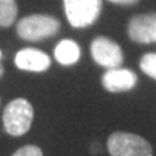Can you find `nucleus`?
<instances>
[{
  "instance_id": "nucleus-7",
  "label": "nucleus",
  "mask_w": 156,
  "mask_h": 156,
  "mask_svg": "<svg viewBox=\"0 0 156 156\" xmlns=\"http://www.w3.org/2000/svg\"><path fill=\"white\" fill-rule=\"evenodd\" d=\"M15 62L19 69L32 71V73H42L51 67L49 56L41 49H35V48L20 49L15 56Z\"/></svg>"
},
{
  "instance_id": "nucleus-5",
  "label": "nucleus",
  "mask_w": 156,
  "mask_h": 156,
  "mask_svg": "<svg viewBox=\"0 0 156 156\" xmlns=\"http://www.w3.org/2000/svg\"><path fill=\"white\" fill-rule=\"evenodd\" d=\"M91 56L98 65L108 69L119 68L123 62V52L119 45L108 38L98 36L91 44Z\"/></svg>"
},
{
  "instance_id": "nucleus-8",
  "label": "nucleus",
  "mask_w": 156,
  "mask_h": 156,
  "mask_svg": "<svg viewBox=\"0 0 156 156\" xmlns=\"http://www.w3.org/2000/svg\"><path fill=\"white\" fill-rule=\"evenodd\" d=\"M137 83V77L130 69L112 68L103 75V85L110 93H123L132 90Z\"/></svg>"
},
{
  "instance_id": "nucleus-12",
  "label": "nucleus",
  "mask_w": 156,
  "mask_h": 156,
  "mask_svg": "<svg viewBox=\"0 0 156 156\" xmlns=\"http://www.w3.org/2000/svg\"><path fill=\"white\" fill-rule=\"evenodd\" d=\"M12 156H42V151H41V147H38V146L29 145V146L20 147L19 151H16Z\"/></svg>"
},
{
  "instance_id": "nucleus-14",
  "label": "nucleus",
  "mask_w": 156,
  "mask_h": 156,
  "mask_svg": "<svg viewBox=\"0 0 156 156\" xmlns=\"http://www.w3.org/2000/svg\"><path fill=\"white\" fill-rule=\"evenodd\" d=\"M3 75V67H2V64H0V77Z\"/></svg>"
},
{
  "instance_id": "nucleus-3",
  "label": "nucleus",
  "mask_w": 156,
  "mask_h": 156,
  "mask_svg": "<svg viewBox=\"0 0 156 156\" xmlns=\"http://www.w3.org/2000/svg\"><path fill=\"white\" fill-rule=\"evenodd\" d=\"M107 147L112 156H153L149 142L137 134L116 132L108 137Z\"/></svg>"
},
{
  "instance_id": "nucleus-9",
  "label": "nucleus",
  "mask_w": 156,
  "mask_h": 156,
  "mask_svg": "<svg viewBox=\"0 0 156 156\" xmlns=\"http://www.w3.org/2000/svg\"><path fill=\"white\" fill-rule=\"evenodd\" d=\"M81 49L77 42L71 39H64L55 48V58L56 61L62 65H73L80 59Z\"/></svg>"
},
{
  "instance_id": "nucleus-4",
  "label": "nucleus",
  "mask_w": 156,
  "mask_h": 156,
  "mask_svg": "<svg viewBox=\"0 0 156 156\" xmlns=\"http://www.w3.org/2000/svg\"><path fill=\"white\" fill-rule=\"evenodd\" d=\"M64 10L71 26L87 28L100 16L101 0H64Z\"/></svg>"
},
{
  "instance_id": "nucleus-1",
  "label": "nucleus",
  "mask_w": 156,
  "mask_h": 156,
  "mask_svg": "<svg viewBox=\"0 0 156 156\" xmlns=\"http://www.w3.org/2000/svg\"><path fill=\"white\" fill-rule=\"evenodd\" d=\"M61 23L51 15H29L22 17L16 26L19 38L25 41H41L58 34Z\"/></svg>"
},
{
  "instance_id": "nucleus-2",
  "label": "nucleus",
  "mask_w": 156,
  "mask_h": 156,
  "mask_svg": "<svg viewBox=\"0 0 156 156\" xmlns=\"http://www.w3.org/2000/svg\"><path fill=\"white\" fill-rule=\"evenodd\" d=\"M34 120V107L25 98L10 101L3 113V124L12 136H22L30 129Z\"/></svg>"
},
{
  "instance_id": "nucleus-15",
  "label": "nucleus",
  "mask_w": 156,
  "mask_h": 156,
  "mask_svg": "<svg viewBox=\"0 0 156 156\" xmlns=\"http://www.w3.org/2000/svg\"><path fill=\"white\" fill-rule=\"evenodd\" d=\"M0 59H2V51H0Z\"/></svg>"
},
{
  "instance_id": "nucleus-6",
  "label": "nucleus",
  "mask_w": 156,
  "mask_h": 156,
  "mask_svg": "<svg viewBox=\"0 0 156 156\" xmlns=\"http://www.w3.org/2000/svg\"><path fill=\"white\" fill-rule=\"evenodd\" d=\"M127 35L132 41L139 44L156 42V13L132 17L127 25Z\"/></svg>"
},
{
  "instance_id": "nucleus-11",
  "label": "nucleus",
  "mask_w": 156,
  "mask_h": 156,
  "mask_svg": "<svg viewBox=\"0 0 156 156\" xmlns=\"http://www.w3.org/2000/svg\"><path fill=\"white\" fill-rule=\"evenodd\" d=\"M140 68L146 75L156 80V54H146L140 61Z\"/></svg>"
},
{
  "instance_id": "nucleus-13",
  "label": "nucleus",
  "mask_w": 156,
  "mask_h": 156,
  "mask_svg": "<svg viewBox=\"0 0 156 156\" xmlns=\"http://www.w3.org/2000/svg\"><path fill=\"white\" fill-rule=\"evenodd\" d=\"M112 3H116V5H123V6H129V5H134L137 3L139 0H108Z\"/></svg>"
},
{
  "instance_id": "nucleus-10",
  "label": "nucleus",
  "mask_w": 156,
  "mask_h": 156,
  "mask_svg": "<svg viewBox=\"0 0 156 156\" xmlns=\"http://www.w3.org/2000/svg\"><path fill=\"white\" fill-rule=\"evenodd\" d=\"M17 16L16 0H0V26L9 28L12 26Z\"/></svg>"
}]
</instances>
